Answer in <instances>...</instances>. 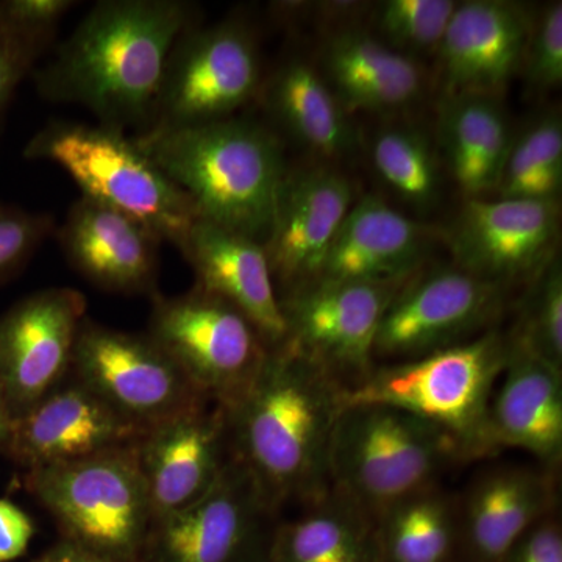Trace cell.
<instances>
[{"mask_svg":"<svg viewBox=\"0 0 562 562\" xmlns=\"http://www.w3.org/2000/svg\"><path fill=\"white\" fill-rule=\"evenodd\" d=\"M147 431L69 375L31 412L13 420L2 450L33 471L136 446Z\"/></svg>","mask_w":562,"mask_h":562,"instance_id":"17","label":"cell"},{"mask_svg":"<svg viewBox=\"0 0 562 562\" xmlns=\"http://www.w3.org/2000/svg\"><path fill=\"white\" fill-rule=\"evenodd\" d=\"M147 335L225 409L241 401L271 351L246 314L199 286L176 297L157 292Z\"/></svg>","mask_w":562,"mask_h":562,"instance_id":"8","label":"cell"},{"mask_svg":"<svg viewBox=\"0 0 562 562\" xmlns=\"http://www.w3.org/2000/svg\"><path fill=\"white\" fill-rule=\"evenodd\" d=\"M57 238L70 266L99 290L157 294L162 241L127 214L80 198L70 206Z\"/></svg>","mask_w":562,"mask_h":562,"instance_id":"20","label":"cell"},{"mask_svg":"<svg viewBox=\"0 0 562 562\" xmlns=\"http://www.w3.org/2000/svg\"><path fill=\"white\" fill-rule=\"evenodd\" d=\"M190 198L201 220L265 244L288 166L279 136L243 117L179 128H149L135 138Z\"/></svg>","mask_w":562,"mask_h":562,"instance_id":"3","label":"cell"},{"mask_svg":"<svg viewBox=\"0 0 562 562\" xmlns=\"http://www.w3.org/2000/svg\"><path fill=\"white\" fill-rule=\"evenodd\" d=\"M560 202L468 199L449 231L453 265L508 286L532 280L554 257Z\"/></svg>","mask_w":562,"mask_h":562,"instance_id":"15","label":"cell"},{"mask_svg":"<svg viewBox=\"0 0 562 562\" xmlns=\"http://www.w3.org/2000/svg\"><path fill=\"white\" fill-rule=\"evenodd\" d=\"M346 387L286 346L228 413L232 452L273 513L330 492L328 454Z\"/></svg>","mask_w":562,"mask_h":562,"instance_id":"2","label":"cell"},{"mask_svg":"<svg viewBox=\"0 0 562 562\" xmlns=\"http://www.w3.org/2000/svg\"><path fill=\"white\" fill-rule=\"evenodd\" d=\"M76 5L70 0H5L0 2V18L25 35L50 44L61 18Z\"/></svg>","mask_w":562,"mask_h":562,"instance_id":"37","label":"cell"},{"mask_svg":"<svg viewBox=\"0 0 562 562\" xmlns=\"http://www.w3.org/2000/svg\"><path fill=\"white\" fill-rule=\"evenodd\" d=\"M438 135L443 158L465 201L495 192L513 139L502 99L441 98Z\"/></svg>","mask_w":562,"mask_h":562,"instance_id":"27","label":"cell"},{"mask_svg":"<svg viewBox=\"0 0 562 562\" xmlns=\"http://www.w3.org/2000/svg\"><path fill=\"white\" fill-rule=\"evenodd\" d=\"M508 341L562 372V266L554 255L527 292Z\"/></svg>","mask_w":562,"mask_h":562,"instance_id":"33","label":"cell"},{"mask_svg":"<svg viewBox=\"0 0 562 562\" xmlns=\"http://www.w3.org/2000/svg\"><path fill=\"white\" fill-rule=\"evenodd\" d=\"M277 524L269 562H380L376 520L331 491Z\"/></svg>","mask_w":562,"mask_h":562,"instance_id":"28","label":"cell"},{"mask_svg":"<svg viewBox=\"0 0 562 562\" xmlns=\"http://www.w3.org/2000/svg\"><path fill=\"white\" fill-rule=\"evenodd\" d=\"M406 280H316L280 295L283 346L346 390L357 386L372 372L376 333Z\"/></svg>","mask_w":562,"mask_h":562,"instance_id":"10","label":"cell"},{"mask_svg":"<svg viewBox=\"0 0 562 562\" xmlns=\"http://www.w3.org/2000/svg\"><path fill=\"white\" fill-rule=\"evenodd\" d=\"M525 81L532 91L557 90L562 83V3L543 5L532 16L530 36L525 47Z\"/></svg>","mask_w":562,"mask_h":562,"instance_id":"34","label":"cell"},{"mask_svg":"<svg viewBox=\"0 0 562 562\" xmlns=\"http://www.w3.org/2000/svg\"><path fill=\"white\" fill-rule=\"evenodd\" d=\"M85 314L80 291L47 288L0 317V392L13 420L68 379Z\"/></svg>","mask_w":562,"mask_h":562,"instance_id":"14","label":"cell"},{"mask_svg":"<svg viewBox=\"0 0 562 562\" xmlns=\"http://www.w3.org/2000/svg\"><path fill=\"white\" fill-rule=\"evenodd\" d=\"M532 16L506 0L458 2L435 60L442 98L503 92L520 72Z\"/></svg>","mask_w":562,"mask_h":562,"instance_id":"19","label":"cell"},{"mask_svg":"<svg viewBox=\"0 0 562 562\" xmlns=\"http://www.w3.org/2000/svg\"><path fill=\"white\" fill-rule=\"evenodd\" d=\"M11 425H13V416H11L5 398L0 392V449L5 446L7 439H9Z\"/></svg>","mask_w":562,"mask_h":562,"instance_id":"41","label":"cell"},{"mask_svg":"<svg viewBox=\"0 0 562 562\" xmlns=\"http://www.w3.org/2000/svg\"><path fill=\"white\" fill-rule=\"evenodd\" d=\"M457 5L454 0H384L373 7L369 31L384 46L422 63L438 54Z\"/></svg>","mask_w":562,"mask_h":562,"instance_id":"32","label":"cell"},{"mask_svg":"<svg viewBox=\"0 0 562 562\" xmlns=\"http://www.w3.org/2000/svg\"><path fill=\"white\" fill-rule=\"evenodd\" d=\"M49 43L25 35L0 18V116Z\"/></svg>","mask_w":562,"mask_h":562,"instance_id":"36","label":"cell"},{"mask_svg":"<svg viewBox=\"0 0 562 562\" xmlns=\"http://www.w3.org/2000/svg\"><path fill=\"white\" fill-rule=\"evenodd\" d=\"M353 202L350 180L330 162L288 169L271 232L262 244L277 290L286 294L319 279Z\"/></svg>","mask_w":562,"mask_h":562,"instance_id":"16","label":"cell"},{"mask_svg":"<svg viewBox=\"0 0 562 562\" xmlns=\"http://www.w3.org/2000/svg\"><path fill=\"white\" fill-rule=\"evenodd\" d=\"M506 288L457 266L416 272L403 283L384 313L373 360H416L471 341L487 331L505 306Z\"/></svg>","mask_w":562,"mask_h":562,"instance_id":"12","label":"cell"},{"mask_svg":"<svg viewBox=\"0 0 562 562\" xmlns=\"http://www.w3.org/2000/svg\"><path fill=\"white\" fill-rule=\"evenodd\" d=\"M52 231L46 214L0 203V286L25 268Z\"/></svg>","mask_w":562,"mask_h":562,"instance_id":"35","label":"cell"},{"mask_svg":"<svg viewBox=\"0 0 562 562\" xmlns=\"http://www.w3.org/2000/svg\"><path fill=\"white\" fill-rule=\"evenodd\" d=\"M32 562H125L113 560L105 554L92 552L87 547L79 543L66 541L61 539L54 546L49 547L46 552L41 553L36 560Z\"/></svg>","mask_w":562,"mask_h":562,"instance_id":"40","label":"cell"},{"mask_svg":"<svg viewBox=\"0 0 562 562\" xmlns=\"http://www.w3.org/2000/svg\"><path fill=\"white\" fill-rule=\"evenodd\" d=\"M138 458L154 520L190 508L232 461L227 409L210 402L162 422L140 439Z\"/></svg>","mask_w":562,"mask_h":562,"instance_id":"18","label":"cell"},{"mask_svg":"<svg viewBox=\"0 0 562 562\" xmlns=\"http://www.w3.org/2000/svg\"><path fill=\"white\" fill-rule=\"evenodd\" d=\"M262 80L260 47L246 22L227 18L210 27L192 25L169 55L149 128L227 120L258 99Z\"/></svg>","mask_w":562,"mask_h":562,"instance_id":"9","label":"cell"},{"mask_svg":"<svg viewBox=\"0 0 562 562\" xmlns=\"http://www.w3.org/2000/svg\"><path fill=\"white\" fill-rule=\"evenodd\" d=\"M562 190V122L543 113L513 135L495 194L497 199L560 202Z\"/></svg>","mask_w":562,"mask_h":562,"instance_id":"30","label":"cell"},{"mask_svg":"<svg viewBox=\"0 0 562 562\" xmlns=\"http://www.w3.org/2000/svg\"><path fill=\"white\" fill-rule=\"evenodd\" d=\"M179 250L198 277L195 286L246 314L269 349L283 346L286 325L280 292L261 243L199 217Z\"/></svg>","mask_w":562,"mask_h":562,"instance_id":"21","label":"cell"},{"mask_svg":"<svg viewBox=\"0 0 562 562\" xmlns=\"http://www.w3.org/2000/svg\"><path fill=\"white\" fill-rule=\"evenodd\" d=\"M279 514L232 458L198 503L150 525L139 562H269Z\"/></svg>","mask_w":562,"mask_h":562,"instance_id":"13","label":"cell"},{"mask_svg":"<svg viewBox=\"0 0 562 562\" xmlns=\"http://www.w3.org/2000/svg\"><path fill=\"white\" fill-rule=\"evenodd\" d=\"M195 25L181 0H103L36 70V90L50 102L90 110L99 124L125 132L150 127L169 55Z\"/></svg>","mask_w":562,"mask_h":562,"instance_id":"1","label":"cell"},{"mask_svg":"<svg viewBox=\"0 0 562 562\" xmlns=\"http://www.w3.org/2000/svg\"><path fill=\"white\" fill-rule=\"evenodd\" d=\"M554 471L498 468L458 502L460 562H505L520 538L557 508Z\"/></svg>","mask_w":562,"mask_h":562,"instance_id":"22","label":"cell"},{"mask_svg":"<svg viewBox=\"0 0 562 562\" xmlns=\"http://www.w3.org/2000/svg\"><path fill=\"white\" fill-rule=\"evenodd\" d=\"M371 160L383 183L402 202L428 211L441 192V166L430 139L412 125H383L373 135Z\"/></svg>","mask_w":562,"mask_h":562,"instance_id":"31","label":"cell"},{"mask_svg":"<svg viewBox=\"0 0 562 562\" xmlns=\"http://www.w3.org/2000/svg\"><path fill=\"white\" fill-rule=\"evenodd\" d=\"M69 375L147 430L211 402L149 335L90 319L81 324Z\"/></svg>","mask_w":562,"mask_h":562,"instance_id":"11","label":"cell"},{"mask_svg":"<svg viewBox=\"0 0 562 562\" xmlns=\"http://www.w3.org/2000/svg\"><path fill=\"white\" fill-rule=\"evenodd\" d=\"M25 487L61 539L125 562H139L154 514L138 443L85 460L33 469Z\"/></svg>","mask_w":562,"mask_h":562,"instance_id":"7","label":"cell"},{"mask_svg":"<svg viewBox=\"0 0 562 562\" xmlns=\"http://www.w3.org/2000/svg\"><path fill=\"white\" fill-rule=\"evenodd\" d=\"M503 373L487 408L492 452L516 447L557 471L562 458V372L508 341Z\"/></svg>","mask_w":562,"mask_h":562,"instance_id":"25","label":"cell"},{"mask_svg":"<svg viewBox=\"0 0 562 562\" xmlns=\"http://www.w3.org/2000/svg\"><path fill=\"white\" fill-rule=\"evenodd\" d=\"M431 233L376 195L353 202L333 239L319 279L406 280L419 272Z\"/></svg>","mask_w":562,"mask_h":562,"instance_id":"24","label":"cell"},{"mask_svg":"<svg viewBox=\"0 0 562 562\" xmlns=\"http://www.w3.org/2000/svg\"><path fill=\"white\" fill-rule=\"evenodd\" d=\"M262 106L295 143L321 161L342 160L358 146L357 128L314 63L290 58L262 80Z\"/></svg>","mask_w":562,"mask_h":562,"instance_id":"26","label":"cell"},{"mask_svg":"<svg viewBox=\"0 0 562 562\" xmlns=\"http://www.w3.org/2000/svg\"><path fill=\"white\" fill-rule=\"evenodd\" d=\"M462 460L458 443L436 425L384 405L344 406L333 430L330 490L379 519L436 486Z\"/></svg>","mask_w":562,"mask_h":562,"instance_id":"5","label":"cell"},{"mask_svg":"<svg viewBox=\"0 0 562 562\" xmlns=\"http://www.w3.org/2000/svg\"><path fill=\"white\" fill-rule=\"evenodd\" d=\"M35 525L27 513L7 498H0V562H11L27 552Z\"/></svg>","mask_w":562,"mask_h":562,"instance_id":"39","label":"cell"},{"mask_svg":"<svg viewBox=\"0 0 562 562\" xmlns=\"http://www.w3.org/2000/svg\"><path fill=\"white\" fill-rule=\"evenodd\" d=\"M505 562H562V528L557 512L525 532Z\"/></svg>","mask_w":562,"mask_h":562,"instance_id":"38","label":"cell"},{"mask_svg":"<svg viewBox=\"0 0 562 562\" xmlns=\"http://www.w3.org/2000/svg\"><path fill=\"white\" fill-rule=\"evenodd\" d=\"M346 113H405L424 99L428 79L422 63L384 46L369 29L333 32L316 66Z\"/></svg>","mask_w":562,"mask_h":562,"instance_id":"23","label":"cell"},{"mask_svg":"<svg viewBox=\"0 0 562 562\" xmlns=\"http://www.w3.org/2000/svg\"><path fill=\"white\" fill-rule=\"evenodd\" d=\"M506 360L508 339L487 330L416 360L373 368L361 383L342 391V408L391 406L446 431L460 447L462 460L491 457L487 408Z\"/></svg>","mask_w":562,"mask_h":562,"instance_id":"4","label":"cell"},{"mask_svg":"<svg viewBox=\"0 0 562 562\" xmlns=\"http://www.w3.org/2000/svg\"><path fill=\"white\" fill-rule=\"evenodd\" d=\"M376 535L380 562H460L458 502L436 486L383 513Z\"/></svg>","mask_w":562,"mask_h":562,"instance_id":"29","label":"cell"},{"mask_svg":"<svg viewBox=\"0 0 562 562\" xmlns=\"http://www.w3.org/2000/svg\"><path fill=\"white\" fill-rule=\"evenodd\" d=\"M24 157L60 166L83 192L81 198L127 214L177 249L201 217L135 138L116 128L50 122L29 140Z\"/></svg>","mask_w":562,"mask_h":562,"instance_id":"6","label":"cell"}]
</instances>
